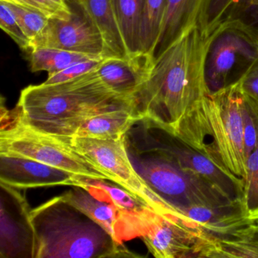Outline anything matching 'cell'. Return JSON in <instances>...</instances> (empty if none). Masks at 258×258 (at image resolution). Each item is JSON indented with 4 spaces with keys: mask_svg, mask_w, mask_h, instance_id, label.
Instances as JSON below:
<instances>
[{
    "mask_svg": "<svg viewBox=\"0 0 258 258\" xmlns=\"http://www.w3.org/2000/svg\"><path fill=\"white\" fill-rule=\"evenodd\" d=\"M207 37L199 25L154 59L147 80L134 98L135 111L173 131L182 117L207 93Z\"/></svg>",
    "mask_w": 258,
    "mask_h": 258,
    "instance_id": "obj_1",
    "label": "cell"
},
{
    "mask_svg": "<svg viewBox=\"0 0 258 258\" xmlns=\"http://www.w3.org/2000/svg\"><path fill=\"white\" fill-rule=\"evenodd\" d=\"M244 104L245 93L241 83L207 93L171 131L243 189L247 176Z\"/></svg>",
    "mask_w": 258,
    "mask_h": 258,
    "instance_id": "obj_2",
    "label": "cell"
},
{
    "mask_svg": "<svg viewBox=\"0 0 258 258\" xmlns=\"http://www.w3.org/2000/svg\"><path fill=\"white\" fill-rule=\"evenodd\" d=\"M17 106L28 126L49 135L72 138L90 117L134 107V102L110 90L94 70L58 84L28 86L21 93Z\"/></svg>",
    "mask_w": 258,
    "mask_h": 258,
    "instance_id": "obj_3",
    "label": "cell"
},
{
    "mask_svg": "<svg viewBox=\"0 0 258 258\" xmlns=\"http://www.w3.org/2000/svg\"><path fill=\"white\" fill-rule=\"evenodd\" d=\"M34 258L137 256L87 214L57 196L31 210Z\"/></svg>",
    "mask_w": 258,
    "mask_h": 258,
    "instance_id": "obj_4",
    "label": "cell"
},
{
    "mask_svg": "<svg viewBox=\"0 0 258 258\" xmlns=\"http://www.w3.org/2000/svg\"><path fill=\"white\" fill-rule=\"evenodd\" d=\"M137 131L142 138H134L126 133V149L134 168L155 196L156 211L173 214L193 205L241 204L229 199L202 176L182 168Z\"/></svg>",
    "mask_w": 258,
    "mask_h": 258,
    "instance_id": "obj_5",
    "label": "cell"
},
{
    "mask_svg": "<svg viewBox=\"0 0 258 258\" xmlns=\"http://www.w3.org/2000/svg\"><path fill=\"white\" fill-rule=\"evenodd\" d=\"M258 64V23L222 21L207 36L205 80L208 93L241 83Z\"/></svg>",
    "mask_w": 258,
    "mask_h": 258,
    "instance_id": "obj_6",
    "label": "cell"
},
{
    "mask_svg": "<svg viewBox=\"0 0 258 258\" xmlns=\"http://www.w3.org/2000/svg\"><path fill=\"white\" fill-rule=\"evenodd\" d=\"M0 155L29 158L72 174L109 180L71 145L69 139L40 132L24 123L18 106L13 111L3 104L1 106Z\"/></svg>",
    "mask_w": 258,
    "mask_h": 258,
    "instance_id": "obj_7",
    "label": "cell"
},
{
    "mask_svg": "<svg viewBox=\"0 0 258 258\" xmlns=\"http://www.w3.org/2000/svg\"><path fill=\"white\" fill-rule=\"evenodd\" d=\"M140 238L157 258L211 257V240L182 217L152 211Z\"/></svg>",
    "mask_w": 258,
    "mask_h": 258,
    "instance_id": "obj_8",
    "label": "cell"
},
{
    "mask_svg": "<svg viewBox=\"0 0 258 258\" xmlns=\"http://www.w3.org/2000/svg\"><path fill=\"white\" fill-rule=\"evenodd\" d=\"M68 139L71 145L109 181L137 196L154 209L155 197L131 162L125 136L111 140L78 137Z\"/></svg>",
    "mask_w": 258,
    "mask_h": 258,
    "instance_id": "obj_9",
    "label": "cell"
},
{
    "mask_svg": "<svg viewBox=\"0 0 258 258\" xmlns=\"http://www.w3.org/2000/svg\"><path fill=\"white\" fill-rule=\"evenodd\" d=\"M71 14L64 19H49L43 31L31 42V48L47 47L105 58V46L81 0H68Z\"/></svg>",
    "mask_w": 258,
    "mask_h": 258,
    "instance_id": "obj_10",
    "label": "cell"
},
{
    "mask_svg": "<svg viewBox=\"0 0 258 258\" xmlns=\"http://www.w3.org/2000/svg\"><path fill=\"white\" fill-rule=\"evenodd\" d=\"M143 137L155 147L173 158L180 167L206 179L235 202L242 204L243 188L208 158L187 144L173 132L158 123L140 119Z\"/></svg>",
    "mask_w": 258,
    "mask_h": 258,
    "instance_id": "obj_11",
    "label": "cell"
},
{
    "mask_svg": "<svg viewBox=\"0 0 258 258\" xmlns=\"http://www.w3.org/2000/svg\"><path fill=\"white\" fill-rule=\"evenodd\" d=\"M0 257L34 258L29 205L17 188L0 182Z\"/></svg>",
    "mask_w": 258,
    "mask_h": 258,
    "instance_id": "obj_12",
    "label": "cell"
},
{
    "mask_svg": "<svg viewBox=\"0 0 258 258\" xmlns=\"http://www.w3.org/2000/svg\"><path fill=\"white\" fill-rule=\"evenodd\" d=\"M61 196L99 223L118 242L140 237L143 233L145 221L126 214L90 190L73 186Z\"/></svg>",
    "mask_w": 258,
    "mask_h": 258,
    "instance_id": "obj_13",
    "label": "cell"
},
{
    "mask_svg": "<svg viewBox=\"0 0 258 258\" xmlns=\"http://www.w3.org/2000/svg\"><path fill=\"white\" fill-rule=\"evenodd\" d=\"M77 176L35 160L0 155V182L17 189L73 187Z\"/></svg>",
    "mask_w": 258,
    "mask_h": 258,
    "instance_id": "obj_14",
    "label": "cell"
},
{
    "mask_svg": "<svg viewBox=\"0 0 258 258\" xmlns=\"http://www.w3.org/2000/svg\"><path fill=\"white\" fill-rule=\"evenodd\" d=\"M154 59L146 54L129 58L107 57L96 69L105 85L116 94L134 100L147 80Z\"/></svg>",
    "mask_w": 258,
    "mask_h": 258,
    "instance_id": "obj_15",
    "label": "cell"
},
{
    "mask_svg": "<svg viewBox=\"0 0 258 258\" xmlns=\"http://www.w3.org/2000/svg\"><path fill=\"white\" fill-rule=\"evenodd\" d=\"M205 0H166L154 59L199 24Z\"/></svg>",
    "mask_w": 258,
    "mask_h": 258,
    "instance_id": "obj_16",
    "label": "cell"
},
{
    "mask_svg": "<svg viewBox=\"0 0 258 258\" xmlns=\"http://www.w3.org/2000/svg\"><path fill=\"white\" fill-rule=\"evenodd\" d=\"M100 31L105 46V58H129L113 0H81Z\"/></svg>",
    "mask_w": 258,
    "mask_h": 258,
    "instance_id": "obj_17",
    "label": "cell"
},
{
    "mask_svg": "<svg viewBox=\"0 0 258 258\" xmlns=\"http://www.w3.org/2000/svg\"><path fill=\"white\" fill-rule=\"evenodd\" d=\"M138 120L140 117L134 107L105 111L87 119L75 137L100 140L120 138Z\"/></svg>",
    "mask_w": 258,
    "mask_h": 258,
    "instance_id": "obj_18",
    "label": "cell"
},
{
    "mask_svg": "<svg viewBox=\"0 0 258 258\" xmlns=\"http://www.w3.org/2000/svg\"><path fill=\"white\" fill-rule=\"evenodd\" d=\"M74 186L90 190L96 196L109 201L126 214L146 221L152 211L150 207L120 185L107 182L106 179H93L77 176Z\"/></svg>",
    "mask_w": 258,
    "mask_h": 258,
    "instance_id": "obj_19",
    "label": "cell"
},
{
    "mask_svg": "<svg viewBox=\"0 0 258 258\" xmlns=\"http://www.w3.org/2000/svg\"><path fill=\"white\" fill-rule=\"evenodd\" d=\"M211 257L258 258V219H251L219 240Z\"/></svg>",
    "mask_w": 258,
    "mask_h": 258,
    "instance_id": "obj_20",
    "label": "cell"
},
{
    "mask_svg": "<svg viewBox=\"0 0 258 258\" xmlns=\"http://www.w3.org/2000/svg\"><path fill=\"white\" fill-rule=\"evenodd\" d=\"M27 53L31 72H46L49 75H55L81 61L104 58L88 54L47 47L32 48Z\"/></svg>",
    "mask_w": 258,
    "mask_h": 258,
    "instance_id": "obj_21",
    "label": "cell"
},
{
    "mask_svg": "<svg viewBox=\"0 0 258 258\" xmlns=\"http://www.w3.org/2000/svg\"><path fill=\"white\" fill-rule=\"evenodd\" d=\"M119 28L130 56L141 54L140 28L143 0H113ZM143 54V53H142Z\"/></svg>",
    "mask_w": 258,
    "mask_h": 258,
    "instance_id": "obj_22",
    "label": "cell"
},
{
    "mask_svg": "<svg viewBox=\"0 0 258 258\" xmlns=\"http://www.w3.org/2000/svg\"><path fill=\"white\" fill-rule=\"evenodd\" d=\"M166 0H143L140 28V51L153 58L159 36Z\"/></svg>",
    "mask_w": 258,
    "mask_h": 258,
    "instance_id": "obj_23",
    "label": "cell"
},
{
    "mask_svg": "<svg viewBox=\"0 0 258 258\" xmlns=\"http://www.w3.org/2000/svg\"><path fill=\"white\" fill-rule=\"evenodd\" d=\"M246 168L247 176L243 189V209L247 218L258 219V143L247 156Z\"/></svg>",
    "mask_w": 258,
    "mask_h": 258,
    "instance_id": "obj_24",
    "label": "cell"
},
{
    "mask_svg": "<svg viewBox=\"0 0 258 258\" xmlns=\"http://www.w3.org/2000/svg\"><path fill=\"white\" fill-rule=\"evenodd\" d=\"M6 3L11 9L27 37L32 42L47 25L49 18L35 10L11 3Z\"/></svg>",
    "mask_w": 258,
    "mask_h": 258,
    "instance_id": "obj_25",
    "label": "cell"
},
{
    "mask_svg": "<svg viewBox=\"0 0 258 258\" xmlns=\"http://www.w3.org/2000/svg\"><path fill=\"white\" fill-rule=\"evenodd\" d=\"M0 27L22 50L26 52L31 50V40L27 37L11 9L4 0H0Z\"/></svg>",
    "mask_w": 258,
    "mask_h": 258,
    "instance_id": "obj_26",
    "label": "cell"
},
{
    "mask_svg": "<svg viewBox=\"0 0 258 258\" xmlns=\"http://www.w3.org/2000/svg\"><path fill=\"white\" fill-rule=\"evenodd\" d=\"M35 10L49 19H64L71 14L68 0H4Z\"/></svg>",
    "mask_w": 258,
    "mask_h": 258,
    "instance_id": "obj_27",
    "label": "cell"
},
{
    "mask_svg": "<svg viewBox=\"0 0 258 258\" xmlns=\"http://www.w3.org/2000/svg\"><path fill=\"white\" fill-rule=\"evenodd\" d=\"M229 19H247L258 23V0H232L218 24Z\"/></svg>",
    "mask_w": 258,
    "mask_h": 258,
    "instance_id": "obj_28",
    "label": "cell"
},
{
    "mask_svg": "<svg viewBox=\"0 0 258 258\" xmlns=\"http://www.w3.org/2000/svg\"><path fill=\"white\" fill-rule=\"evenodd\" d=\"M104 58L86 60V61L72 64L67 69H64L55 75H49L44 84H58V83L64 82V81L74 79L78 77L82 76L85 74L96 70Z\"/></svg>",
    "mask_w": 258,
    "mask_h": 258,
    "instance_id": "obj_29",
    "label": "cell"
},
{
    "mask_svg": "<svg viewBox=\"0 0 258 258\" xmlns=\"http://www.w3.org/2000/svg\"><path fill=\"white\" fill-rule=\"evenodd\" d=\"M241 87L258 102V64L242 80Z\"/></svg>",
    "mask_w": 258,
    "mask_h": 258,
    "instance_id": "obj_30",
    "label": "cell"
}]
</instances>
